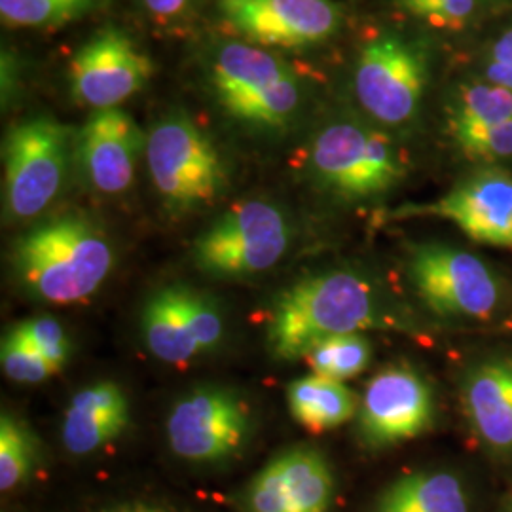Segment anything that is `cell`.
Returning <instances> with one entry per match:
<instances>
[{"label":"cell","instance_id":"obj_1","mask_svg":"<svg viewBox=\"0 0 512 512\" xmlns=\"http://www.w3.org/2000/svg\"><path fill=\"white\" fill-rule=\"evenodd\" d=\"M382 306L365 277L348 270L310 275L275 300L268 348L283 361L304 359L332 336L378 327Z\"/></svg>","mask_w":512,"mask_h":512},{"label":"cell","instance_id":"obj_2","mask_svg":"<svg viewBox=\"0 0 512 512\" xmlns=\"http://www.w3.org/2000/svg\"><path fill=\"white\" fill-rule=\"evenodd\" d=\"M12 264L21 285L38 300L73 304L99 291L114 266V251L93 222L65 215L23 234Z\"/></svg>","mask_w":512,"mask_h":512},{"label":"cell","instance_id":"obj_3","mask_svg":"<svg viewBox=\"0 0 512 512\" xmlns=\"http://www.w3.org/2000/svg\"><path fill=\"white\" fill-rule=\"evenodd\" d=\"M211 84L230 116L256 128L289 126L302 103L293 69L253 44L228 42L219 48L211 63Z\"/></svg>","mask_w":512,"mask_h":512},{"label":"cell","instance_id":"obj_4","mask_svg":"<svg viewBox=\"0 0 512 512\" xmlns=\"http://www.w3.org/2000/svg\"><path fill=\"white\" fill-rule=\"evenodd\" d=\"M148 173L165 207L188 213L215 202L226 186L219 150L188 116L171 114L150 129Z\"/></svg>","mask_w":512,"mask_h":512},{"label":"cell","instance_id":"obj_5","mask_svg":"<svg viewBox=\"0 0 512 512\" xmlns=\"http://www.w3.org/2000/svg\"><path fill=\"white\" fill-rule=\"evenodd\" d=\"M291 243V226L274 203L249 200L220 215L194 243V264L219 279L272 270Z\"/></svg>","mask_w":512,"mask_h":512},{"label":"cell","instance_id":"obj_6","mask_svg":"<svg viewBox=\"0 0 512 512\" xmlns=\"http://www.w3.org/2000/svg\"><path fill=\"white\" fill-rule=\"evenodd\" d=\"M73 147V131L52 118H33L4 137V205L8 217H38L59 196Z\"/></svg>","mask_w":512,"mask_h":512},{"label":"cell","instance_id":"obj_7","mask_svg":"<svg viewBox=\"0 0 512 512\" xmlns=\"http://www.w3.org/2000/svg\"><path fill=\"white\" fill-rule=\"evenodd\" d=\"M310 165L319 183L349 200L384 194L403 179V162L391 141L349 122L330 124L317 133Z\"/></svg>","mask_w":512,"mask_h":512},{"label":"cell","instance_id":"obj_8","mask_svg":"<svg viewBox=\"0 0 512 512\" xmlns=\"http://www.w3.org/2000/svg\"><path fill=\"white\" fill-rule=\"evenodd\" d=\"M410 281L425 306L444 317H490L501 298L494 272L473 253L427 243L412 251Z\"/></svg>","mask_w":512,"mask_h":512},{"label":"cell","instance_id":"obj_9","mask_svg":"<svg viewBox=\"0 0 512 512\" xmlns=\"http://www.w3.org/2000/svg\"><path fill=\"white\" fill-rule=\"evenodd\" d=\"M165 433L175 456L219 463L236 456L249 439V410L228 389L198 387L171 408Z\"/></svg>","mask_w":512,"mask_h":512},{"label":"cell","instance_id":"obj_10","mask_svg":"<svg viewBox=\"0 0 512 512\" xmlns=\"http://www.w3.org/2000/svg\"><path fill=\"white\" fill-rule=\"evenodd\" d=\"M141 329L154 357L184 365L219 346L224 317L209 296L186 285H169L148 298Z\"/></svg>","mask_w":512,"mask_h":512},{"label":"cell","instance_id":"obj_11","mask_svg":"<svg viewBox=\"0 0 512 512\" xmlns=\"http://www.w3.org/2000/svg\"><path fill=\"white\" fill-rule=\"evenodd\" d=\"M427 84L423 55L397 37L370 40L355 69V93L363 109L387 126L410 122Z\"/></svg>","mask_w":512,"mask_h":512},{"label":"cell","instance_id":"obj_12","mask_svg":"<svg viewBox=\"0 0 512 512\" xmlns=\"http://www.w3.org/2000/svg\"><path fill=\"white\" fill-rule=\"evenodd\" d=\"M154 65L131 38L109 27L90 38L71 59V93L80 105L118 109L147 86Z\"/></svg>","mask_w":512,"mask_h":512},{"label":"cell","instance_id":"obj_13","mask_svg":"<svg viewBox=\"0 0 512 512\" xmlns=\"http://www.w3.org/2000/svg\"><path fill=\"white\" fill-rule=\"evenodd\" d=\"M224 21L262 46L306 48L329 40L342 12L332 0H219Z\"/></svg>","mask_w":512,"mask_h":512},{"label":"cell","instance_id":"obj_14","mask_svg":"<svg viewBox=\"0 0 512 512\" xmlns=\"http://www.w3.org/2000/svg\"><path fill=\"white\" fill-rule=\"evenodd\" d=\"M433 395L427 382L410 366L380 370L366 384L359 420L370 444L387 446L416 439L433 421Z\"/></svg>","mask_w":512,"mask_h":512},{"label":"cell","instance_id":"obj_15","mask_svg":"<svg viewBox=\"0 0 512 512\" xmlns=\"http://www.w3.org/2000/svg\"><path fill=\"white\" fill-rule=\"evenodd\" d=\"M401 215L450 220L476 243L512 249V177L499 171L476 173L437 202L401 209Z\"/></svg>","mask_w":512,"mask_h":512},{"label":"cell","instance_id":"obj_16","mask_svg":"<svg viewBox=\"0 0 512 512\" xmlns=\"http://www.w3.org/2000/svg\"><path fill=\"white\" fill-rule=\"evenodd\" d=\"M143 147V133L128 112L95 110L78 133L76 158L93 190L112 196L133 184Z\"/></svg>","mask_w":512,"mask_h":512},{"label":"cell","instance_id":"obj_17","mask_svg":"<svg viewBox=\"0 0 512 512\" xmlns=\"http://www.w3.org/2000/svg\"><path fill=\"white\" fill-rule=\"evenodd\" d=\"M129 423V401L120 385L97 382L80 389L67 406L61 440L73 456H90L118 439Z\"/></svg>","mask_w":512,"mask_h":512},{"label":"cell","instance_id":"obj_18","mask_svg":"<svg viewBox=\"0 0 512 512\" xmlns=\"http://www.w3.org/2000/svg\"><path fill=\"white\" fill-rule=\"evenodd\" d=\"M465 414L476 435L495 452H512V361L476 366L463 389Z\"/></svg>","mask_w":512,"mask_h":512},{"label":"cell","instance_id":"obj_19","mask_svg":"<svg viewBox=\"0 0 512 512\" xmlns=\"http://www.w3.org/2000/svg\"><path fill=\"white\" fill-rule=\"evenodd\" d=\"M287 403L294 420L313 433L332 431L357 412L355 393L344 382L313 372L289 385Z\"/></svg>","mask_w":512,"mask_h":512},{"label":"cell","instance_id":"obj_20","mask_svg":"<svg viewBox=\"0 0 512 512\" xmlns=\"http://www.w3.org/2000/svg\"><path fill=\"white\" fill-rule=\"evenodd\" d=\"M274 461L287 511H329L334 495V476L327 459L317 450L294 448Z\"/></svg>","mask_w":512,"mask_h":512},{"label":"cell","instance_id":"obj_21","mask_svg":"<svg viewBox=\"0 0 512 512\" xmlns=\"http://www.w3.org/2000/svg\"><path fill=\"white\" fill-rule=\"evenodd\" d=\"M376 512H469V501L458 476L425 471L393 482L380 497Z\"/></svg>","mask_w":512,"mask_h":512},{"label":"cell","instance_id":"obj_22","mask_svg":"<svg viewBox=\"0 0 512 512\" xmlns=\"http://www.w3.org/2000/svg\"><path fill=\"white\" fill-rule=\"evenodd\" d=\"M370 357V342L361 332H351L323 340L304 359L308 361L313 374L346 382L365 370Z\"/></svg>","mask_w":512,"mask_h":512},{"label":"cell","instance_id":"obj_23","mask_svg":"<svg viewBox=\"0 0 512 512\" xmlns=\"http://www.w3.org/2000/svg\"><path fill=\"white\" fill-rule=\"evenodd\" d=\"M512 120V92L497 84H475L459 93L450 131L484 128Z\"/></svg>","mask_w":512,"mask_h":512},{"label":"cell","instance_id":"obj_24","mask_svg":"<svg viewBox=\"0 0 512 512\" xmlns=\"http://www.w3.org/2000/svg\"><path fill=\"white\" fill-rule=\"evenodd\" d=\"M103 0H0V16L12 27H57L82 18Z\"/></svg>","mask_w":512,"mask_h":512},{"label":"cell","instance_id":"obj_25","mask_svg":"<svg viewBox=\"0 0 512 512\" xmlns=\"http://www.w3.org/2000/svg\"><path fill=\"white\" fill-rule=\"evenodd\" d=\"M35 440L23 421L4 412L0 418V488L10 492L33 473Z\"/></svg>","mask_w":512,"mask_h":512},{"label":"cell","instance_id":"obj_26","mask_svg":"<svg viewBox=\"0 0 512 512\" xmlns=\"http://www.w3.org/2000/svg\"><path fill=\"white\" fill-rule=\"evenodd\" d=\"M0 365L4 374L16 384H40L55 374L54 366L25 340L16 327L2 340Z\"/></svg>","mask_w":512,"mask_h":512},{"label":"cell","instance_id":"obj_27","mask_svg":"<svg viewBox=\"0 0 512 512\" xmlns=\"http://www.w3.org/2000/svg\"><path fill=\"white\" fill-rule=\"evenodd\" d=\"M454 141L469 158L495 162L512 156V120L484 128L452 131Z\"/></svg>","mask_w":512,"mask_h":512},{"label":"cell","instance_id":"obj_28","mask_svg":"<svg viewBox=\"0 0 512 512\" xmlns=\"http://www.w3.org/2000/svg\"><path fill=\"white\" fill-rule=\"evenodd\" d=\"M16 329L50 365L54 366L55 372L65 366L69 359L71 346H69L65 330L55 321L54 317L38 315V317L23 321Z\"/></svg>","mask_w":512,"mask_h":512},{"label":"cell","instance_id":"obj_29","mask_svg":"<svg viewBox=\"0 0 512 512\" xmlns=\"http://www.w3.org/2000/svg\"><path fill=\"white\" fill-rule=\"evenodd\" d=\"M408 14L439 29H461L475 10V0H397Z\"/></svg>","mask_w":512,"mask_h":512},{"label":"cell","instance_id":"obj_30","mask_svg":"<svg viewBox=\"0 0 512 512\" xmlns=\"http://www.w3.org/2000/svg\"><path fill=\"white\" fill-rule=\"evenodd\" d=\"M192 0H143L148 12L158 19H173L181 16Z\"/></svg>","mask_w":512,"mask_h":512},{"label":"cell","instance_id":"obj_31","mask_svg":"<svg viewBox=\"0 0 512 512\" xmlns=\"http://www.w3.org/2000/svg\"><path fill=\"white\" fill-rule=\"evenodd\" d=\"M492 63L511 65L512 67V29L495 42L492 50Z\"/></svg>","mask_w":512,"mask_h":512},{"label":"cell","instance_id":"obj_32","mask_svg":"<svg viewBox=\"0 0 512 512\" xmlns=\"http://www.w3.org/2000/svg\"><path fill=\"white\" fill-rule=\"evenodd\" d=\"M488 78L492 84L503 86L512 92V67L511 65H501V63H490L488 67Z\"/></svg>","mask_w":512,"mask_h":512},{"label":"cell","instance_id":"obj_33","mask_svg":"<svg viewBox=\"0 0 512 512\" xmlns=\"http://www.w3.org/2000/svg\"><path fill=\"white\" fill-rule=\"evenodd\" d=\"M107 512H169L160 507H152V505H124V507H116Z\"/></svg>","mask_w":512,"mask_h":512}]
</instances>
